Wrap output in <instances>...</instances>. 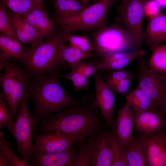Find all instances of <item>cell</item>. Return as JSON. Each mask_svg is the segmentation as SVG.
Here are the masks:
<instances>
[{
	"instance_id": "cell-37",
	"label": "cell",
	"mask_w": 166,
	"mask_h": 166,
	"mask_svg": "<svg viewBox=\"0 0 166 166\" xmlns=\"http://www.w3.org/2000/svg\"><path fill=\"white\" fill-rule=\"evenodd\" d=\"M160 9L155 0H146L143 6L145 17L150 18L157 16L161 12Z\"/></svg>"
},
{
	"instance_id": "cell-12",
	"label": "cell",
	"mask_w": 166,
	"mask_h": 166,
	"mask_svg": "<svg viewBox=\"0 0 166 166\" xmlns=\"http://www.w3.org/2000/svg\"><path fill=\"white\" fill-rule=\"evenodd\" d=\"M165 114L153 108L133 113V130L145 137L150 136L166 127Z\"/></svg>"
},
{
	"instance_id": "cell-29",
	"label": "cell",
	"mask_w": 166,
	"mask_h": 166,
	"mask_svg": "<svg viewBox=\"0 0 166 166\" xmlns=\"http://www.w3.org/2000/svg\"><path fill=\"white\" fill-rule=\"evenodd\" d=\"M6 6L0 2V32L1 34L13 40L20 42L17 36L12 22L7 13Z\"/></svg>"
},
{
	"instance_id": "cell-36",
	"label": "cell",
	"mask_w": 166,
	"mask_h": 166,
	"mask_svg": "<svg viewBox=\"0 0 166 166\" xmlns=\"http://www.w3.org/2000/svg\"><path fill=\"white\" fill-rule=\"evenodd\" d=\"M132 77H128L108 85L112 91L125 97L129 93Z\"/></svg>"
},
{
	"instance_id": "cell-23",
	"label": "cell",
	"mask_w": 166,
	"mask_h": 166,
	"mask_svg": "<svg viewBox=\"0 0 166 166\" xmlns=\"http://www.w3.org/2000/svg\"><path fill=\"white\" fill-rule=\"evenodd\" d=\"M124 97L129 102L133 113H138L152 108L150 100L137 86Z\"/></svg>"
},
{
	"instance_id": "cell-17",
	"label": "cell",
	"mask_w": 166,
	"mask_h": 166,
	"mask_svg": "<svg viewBox=\"0 0 166 166\" xmlns=\"http://www.w3.org/2000/svg\"><path fill=\"white\" fill-rule=\"evenodd\" d=\"M22 18L38 31L43 38L47 39L57 31L56 24L50 18L42 4L37 5Z\"/></svg>"
},
{
	"instance_id": "cell-39",
	"label": "cell",
	"mask_w": 166,
	"mask_h": 166,
	"mask_svg": "<svg viewBox=\"0 0 166 166\" xmlns=\"http://www.w3.org/2000/svg\"><path fill=\"white\" fill-rule=\"evenodd\" d=\"M99 70L96 64L83 61L77 65L74 70L78 72L89 78Z\"/></svg>"
},
{
	"instance_id": "cell-6",
	"label": "cell",
	"mask_w": 166,
	"mask_h": 166,
	"mask_svg": "<svg viewBox=\"0 0 166 166\" xmlns=\"http://www.w3.org/2000/svg\"><path fill=\"white\" fill-rule=\"evenodd\" d=\"M95 46V53L102 57L113 52H131L137 50L134 41L122 26L113 24L100 27L90 36Z\"/></svg>"
},
{
	"instance_id": "cell-13",
	"label": "cell",
	"mask_w": 166,
	"mask_h": 166,
	"mask_svg": "<svg viewBox=\"0 0 166 166\" xmlns=\"http://www.w3.org/2000/svg\"><path fill=\"white\" fill-rule=\"evenodd\" d=\"M108 128L94 136L89 166H111L112 154Z\"/></svg>"
},
{
	"instance_id": "cell-11",
	"label": "cell",
	"mask_w": 166,
	"mask_h": 166,
	"mask_svg": "<svg viewBox=\"0 0 166 166\" xmlns=\"http://www.w3.org/2000/svg\"><path fill=\"white\" fill-rule=\"evenodd\" d=\"M98 71L93 75L95 90L94 105L98 108L107 126L110 127L113 131L115 123L113 113L115 97L104 81L101 72Z\"/></svg>"
},
{
	"instance_id": "cell-7",
	"label": "cell",
	"mask_w": 166,
	"mask_h": 166,
	"mask_svg": "<svg viewBox=\"0 0 166 166\" xmlns=\"http://www.w3.org/2000/svg\"><path fill=\"white\" fill-rule=\"evenodd\" d=\"M29 99L26 92L20 101L19 115L14 121L12 134L17 145L15 153L20 156L23 161L29 166V162L34 154V146L32 138L37 121L29 109L27 104Z\"/></svg>"
},
{
	"instance_id": "cell-33",
	"label": "cell",
	"mask_w": 166,
	"mask_h": 166,
	"mask_svg": "<svg viewBox=\"0 0 166 166\" xmlns=\"http://www.w3.org/2000/svg\"><path fill=\"white\" fill-rule=\"evenodd\" d=\"M61 77L71 81L73 83L75 92L88 87V78L76 70H72Z\"/></svg>"
},
{
	"instance_id": "cell-35",
	"label": "cell",
	"mask_w": 166,
	"mask_h": 166,
	"mask_svg": "<svg viewBox=\"0 0 166 166\" xmlns=\"http://www.w3.org/2000/svg\"><path fill=\"white\" fill-rule=\"evenodd\" d=\"M14 122L10 117V110L5 100L0 96V128L6 127L12 134L14 129Z\"/></svg>"
},
{
	"instance_id": "cell-21",
	"label": "cell",
	"mask_w": 166,
	"mask_h": 166,
	"mask_svg": "<svg viewBox=\"0 0 166 166\" xmlns=\"http://www.w3.org/2000/svg\"><path fill=\"white\" fill-rule=\"evenodd\" d=\"M63 43L60 45L59 56L63 62L68 64L72 70H74L80 62L89 57L92 54L83 52L69 45L68 46Z\"/></svg>"
},
{
	"instance_id": "cell-43",
	"label": "cell",
	"mask_w": 166,
	"mask_h": 166,
	"mask_svg": "<svg viewBox=\"0 0 166 166\" xmlns=\"http://www.w3.org/2000/svg\"><path fill=\"white\" fill-rule=\"evenodd\" d=\"M38 5L42 4V2L45 0H32Z\"/></svg>"
},
{
	"instance_id": "cell-2",
	"label": "cell",
	"mask_w": 166,
	"mask_h": 166,
	"mask_svg": "<svg viewBox=\"0 0 166 166\" xmlns=\"http://www.w3.org/2000/svg\"><path fill=\"white\" fill-rule=\"evenodd\" d=\"M30 81L26 92L33 101L34 115L37 122L49 115L65 108L79 103L81 100L73 98L61 85L56 73L40 75Z\"/></svg>"
},
{
	"instance_id": "cell-32",
	"label": "cell",
	"mask_w": 166,
	"mask_h": 166,
	"mask_svg": "<svg viewBox=\"0 0 166 166\" xmlns=\"http://www.w3.org/2000/svg\"><path fill=\"white\" fill-rule=\"evenodd\" d=\"M21 21L24 31L31 47L36 46L43 41V38L38 31L31 24L22 17Z\"/></svg>"
},
{
	"instance_id": "cell-19",
	"label": "cell",
	"mask_w": 166,
	"mask_h": 166,
	"mask_svg": "<svg viewBox=\"0 0 166 166\" xmlns=\"http://www.w3.org/2000/svg\"><path fill=\"white\" fill-rule=\"evenodd\" d=\"M0 68L5 67V62L13 59L19 60L22 63L27 58L29 48L20 42L13 40L1 34L0 35Z\"/></svg>"
},
{
	"instance_id": "cell-34",
	"label": "cell",
	"mask_w": 166,
	"mask_h": 166,
	"mask_svg": "<svg viewBox=\"0 0 166 166\" xmlns=\"http://www.w3.org/2000/svg\"><path fill=\"white\" fill-rule=\"evenodd\" d=\"M7 15L12 22L14 29L20 42L23 45L29 44V42L22 25L21 17L12 11H7Z\"/></svg>"
},
{
	"instance_id": "cell-27",
	"label": "cell",
	"mask_w": 166,
	"mask_h": 166,
	"mask_svg": "<svg viewBox=\"0 0 166 166\" xmlns=\"http://www.w3.org/2000/svg\"><path fill=\"white\" fill-rule=\"evenodd\" d=\"M12 12L21 17L27 15L37 5L32 0H0Z\"/></svg>"
},
{
	"instance_id": "cell-18",
	"label": "cell",
	"mask_w": 166,
	"mask_h": 166,
	"mask_svg": "<svg viewBox=\"0 0 166 166\" xmlns=\"http://www.w3.org/2000/svg\"><path fill=\"white\" fill-rule=\"evenodd\" d=\"M147 149L146 137L133 132L124 149L127 166H148Z\"/></svg>"
},
{
	"instance_id": "cell-5",
	"label": "cell",
	"mask_w": 166,
	"mask_h": 166,
	"mask_svg": "<svg viewBox=\"0 0 166 166\" xmlns=\"http://www.w3.org/2000/svg\"><path fill=\"white\" fill-rule=\"evenodd\" d=\"M5 73L0 77L2 89L0 96L8 105L10 116L13 120L19 116V107L26 92L30 77L24 68L11 61L5 62Z\"/></svg>"
},
{
	"instance_id": "cell-22",
	"label": "cell",
	"mask_w": 166,
	"mask_h": 166,
	"mask_svg": "<svg viewBox=\"0 0 166 166\" xmlns=\"http://www.w3.org/2000/svg\"><path fill=\"white\" fill-rule=\"evenodd\" d=\"M3 131L0 132V166H29L20 159L10 148Z\"/></svg>"
},
{
	"instance_id": "cell-3",
	"label": "cell",
	"mask_w": 166,
	"mask_h": 166,
	"mask_svg": "<svg viewBox=\"0 0 166 166\" xmlns=\"http://www.w3.org/2000/svg\"><path fill=\"white\" fill-rule=\"evenodd\" d=\"M65 42V34L57 31L36 46L29 48L27 57L22 63L30 77L56 73L65 63L59 57V50Z\"/></svg>"
},
{
	"instance_id": "cell-15",
	"label": "cell",
	"mask_w": 166,
	"mask_h": 166,
	"mask_svg": "<svg viewBox=\"0 0 166 166\" xmlns=\"http://www.w3.org/2000/svg\"><path fill=\"white\" fill-rule=\"evenodd\" d=\"M113 132L124 149L130 140L133 133V113L128 101L117 110Z\"/></svg>"
},
{
	"instance_id": "cell-41",
	"label": "cell",
	"mask_w": 166,
	"mask_h": 166,
	"mask_svg": "<svg viewBox=\"0 0 166 166\" xmlns=\"http://www.w3.org/2000/svg\"><path fill=\"white\" fill-rule=\"evenodd\" d=\"M157 109L166 114V98L163 105Z\"/></svg>"
},
{
	"instance_id": "cell-1",
	"label": "cell",
	"mask_w": 166,
	"mask_h": 166,
	"mask_svg": "<svg viewBox=\"0 0 166 166\" xmlns=\"http://www.w3.org/2000/svg\"><path fill=\"white\" fill-rule=\"evenodd\" d=\"M95 99V96H85L78 104L49 115L37 122L34 133L58 132L76 136L79 144L84 142L108 127L94 105Z\"/></svg>"
},
{
	"instance_id": "cell-40",
	"label": "cell",
	"mask_w": 166,
	"mask_h": 166,
	"mask_svg": "<svg viewBox=\"0 0 166 166\" xmlns=\"http://www.w3.org/2000/svg\"><path fill=\"white\" fill-rule=\"evenodd\" d=\"M160 9L166 7V0H155Z\"/></svg>"
},
{
	"instance_id": "cell-9",
	"label": "cell",
	"mask_w": 166,
	"mask_h": 166,
	"mask_svg": "<svg viewBox=\"0 0 166 166\" xmlns=\"http://www.w3.org/2000/svg\"><path fill=\"white\" fill-rule=\"evenodd\" d=\"M146 0H123L118 9L117 21L122 24L133 38L138 50L144 41L143 6Z\"/></svg>"
},
{
	"instance_id": "cell-8",
	"label": "cell",
	"mask_w": 166,
	"mask_h": 166,
	"mask_svg": "<svg viewBox=\"0 0 166 166\" xmlns=\"http://www.w3.org/2000/svg\"><path fill=\"white\" fill-rule=\"evenodd\" d=\"M144 55L138 58V71L135 75L138 86L150 100L152 108L158 109L166 98V74L151 72L144 58Z\"/></svg>"
},
{
	"instance_id": "cell-16",
	"label": "cell",
	"mask_w": 166,
	"mask_h": 166,
	"mask_svg": "<svg viewBox=\"0 0 166 166\" xmlns=\"http://www.w3.org/2000/svg\"><path fill=\"white\" fill-rule=\"evenodd\" d=\"M148 166H166V127L146 137Z\"/></svg>"
},
{
	"instance_id": "cell-28",
	"label": "cell",
	"mask_w": 166,
	"mask_h": 166,
	"mask_svg": "<svg viewBox=\"0 0 166 166\" xmlns=\"http://www.w3.org/2000/svg\"><path fill=\"white\" fill-rule=\"evenodd\" d=\"M145 55V51L141 49L131 52L127 57L121 59L103 64L96 65L99 70L123 69L134 59L142 55Z\"/></svg>"
},
{
	"instance_id": "cell-31",
	"label": "cell",
	"mask_w": 166,
	"mask_h": 166,
	"mask_svg": "<svg viewBox=\"0 0 166 166\" xmlns=\"http://www.w3.org/2000/svg\"><path fill=\"white\" fill-rule=\"evenodd\" d=\"M94 136L79 145L76 166H89L91 146Z\"/></svg>"
},
{
	"instance_id": "cell-38",
	"label": "cell",
	"mask_w": 166,
	"mask_h": 166,
	"mask_svg": "<svg viewBox=\"0 0 166 166\" xmlns=\"http://www.w3.org/2000/svg\"><path fill=\"white\" fill-rule=\"evenodd\" d=\"M132 77L131 73L123 69L113 70L109 74L106 81L109 85L124 79Z\"/></svg>"
},
{
	"instance_id": "cell-4",
	"label": "cell",
	"mask_w": 166,
	"mask_h": 166,
	"mask_svg": "<svg viewBox=\"0 0 166 166\" xmlns=\"http://www.w3.org/2000/svg\"><path fill=\"white\" fill-rule=\"evenodd\" d=\"M116 0H99L74 14L56 17L55 21L63 33L86 31L107 25L108 11Z\"/></svg>"
},
{
	"instance_id": "cell-30",
	"label": "cell",
	"mask_w": 166,
	"mask_h": 166,
	"mask_svg": "<svg viewBox=\"0 0 166 166\" xmlns=\"http://www.w3.org/2000/svg\"><path fill=\"white\" fill-rule=\"evenodd\" d=\"M65 34L66 42H68L69 45L76 48L83 52L92 53L95 50V46L87 37L72 34L71 33Z\"/></svg>"
},
{
	"instance_id": "cell-26",
	"label": "cell",
	"mask_w": 166,
	"mask_h": 166,
	"mask_svg": "<svg viewBox=\"0 0 166 166\" xmlns=\"http://www.w3.org/2000/svg\"><path fill=\"white\" fill-rule=\"evenodd\" d=\"M112 154L111 166H127L124 148L115 133L109 131Z\"/></svg>"
},
{
	"instance_id": "cell-24",
	"label": "cell",
	"mask_w": 166,
	"mask_h": 166,
	"mask_svg": "<svg viewBox=\"0 0 166 166\" xmlns=\"http://www.w3.org/2000/svg\"><path fill=\"white\" fill-rule=\"evenodd\" d=\"M148 66L152 72L166 74V45H159L152 50Z\"/></svg>"
},
{
	"instance_id": "cell-10",
	"label": "cell",
	"mask_w": 166,
	"mask_h": 166,
	"mask_svg": "<svg viewBox=\"0 0 166 166\" xmlns=\"http://www.w3.org/2000/svg\"><path fill=\"white\" fill-rule=\"evenodd\" d=\"M33 138L35 141L34 156L66 151L76 144H79L76 136L58 132L43 134L34 133Z\"/></svg>"
},
{
	"instance_id": "cell-42",
	"label": "cell",
	"mask_w": 166,
	"mask_h": 166,
	"mask_svg": "<svg viewBox=\"0 0 166 166\" xmlns=\"http://www.w3.org/2000/svg\"><path fill=\"white\" fill-rule=\"evenodd\" d=\"M81 3L88 5L90 0H79Z\"/></svg>"
},
{
	"instance_id": "cell-20",
	"label": "cell",
	"mask_w": 166,
	"mask_h": 166,
	"mask_svg": "<svg viewBox=\"0 0 166 166\" xmlns=\"http://www.w3.org/2000/svg\"><path fill=\"white\" fill-rule=\"evenodd\" d=\"M143 38L152 50L166 41V14L161 12L149 18L143 31Z\"/></svg>"
},
{
	"instance_id": "cell-14",
	"label": "cell",
	"mask_w": 166,
	"mask_h": 166,
	"mask_svg": "<svg viewBox=\"0 0 166 166\" xmlns=\"http://www.w3.org/2000/svg\"><path fill=\"white\" fill-rule=\"evenodd\" d=\"M79 144L66 151L36 154L30 164L31 166H76Z\"/></svg>"
},
{
	"instance_id": "cell-25",
	"label": "cell",
	"mask_w": 166,
	"mask_h": 166,
	"mask_svg": "<svg viewBox=\"0 0 166 166\" xmlns=\"http://www.w3.org/2000/svg\"><path fill=\"white\" fill-rule=\"evenodd\" d=\"M53 5L56 17L74 14L88 6L79 2L70 0H54Z\"/></svg>"
}]
</instances>
